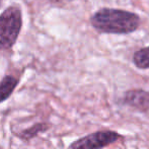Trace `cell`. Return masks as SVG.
Wrapping results in <instances>:
<instances>
[{"instance_id": "6da1fadb", "label": "cell", "mask_w": 149, "mask_h": 149, "mask_svg": "<svg viewBox=\"0 0 149 149\" xmlns=\"http://www.w3.org/2000/svg\"><path fill=\"white\" fill-rule=\"evenodd\" d=\"M90 24L100 33L126 35L140 26V17L134 12L115 8H100L92 14Z\"/></svg>"}, {"instance_id": "7a4b0ae2", "label": "cell", "mask_w": 149, "mask_h": 149, "mask_svg": "<svg viewBox=\"0 0 149 149\" xmlns=\"http://www.w3.org/2000/svg\"><path fill=\"white\" fill-rule=\"evenodd\" d=\"M22 28V13L18 6L7 7L0 14V49L9 50L16 43Z\"/></svg>"}, {"instance_id": "3957f363", "label": "cell", "mask_w": 149, "mask_h": 149, "mask_svg": "<svg viewBox=\"0 0 149 149\" xmlns=\"http://www.w3.org/2000/svg\"><path fill=\"white\" fill-rule=\"evenodd\" d=\"M121 135L115 131H98L73 142L68 149H102L117 142Z\"/></svg>"}, {"instance_id": "277c9868", "label": "cell", "mask_w": 149, "mask_h": 149, "mask_svg": "<svg viewBox=\"0 0 149 149\" xmlns=\"http://www.w3.org/2000/svg\"><path fill=\"white\" fill-rule=\"evenodd\" d=\"M125 106H129L140 112L149 111V92L142 89H133L127 91L121 98Z\"/></svg>"}, {"instance_id": "5b68a950", "label": "cell", "mask_w": 149, "mask_h": 149, "mask_svg": "<svg viewBox=\"0 0 149 149\" xmlns=\"http://www.w3.org/2000/svg\"><path fill=\"white\" fill-rule=\"evenodd\" d=\"M17 79L11 75H6L0 81V102H4L11 95L12 91L17 85Z\"/></svg>"}, {"instance_id": "8992f818", "label": "cell", "mask_w": 149, "mask_h": 149, "mask_svg": "<svg viewBox=\"0 0 149 149\" xmlns=\"http://www.w3.org/2000/svg\"><path fill=\"white\" fill-rule=\"evenodd\" d=\"M133 63L139 69H149V47L142 48L135 52Z\"/></svg>"}, {"instance_id": "52a82bcc", "label": "cell", "mask_w": 149, "mask_h": 149, "mask_svg": "<svg viewBox=\"0 0 149 149\" xmlns=\"http://www.w3.org/2000/svg\"><path fill=\"white\" fill-rule=\"evenodd\" d=\"M48 1H50L53 4H60V5H62V4L69 3V2L73 1V0H48Z\"/></svg>"}, {"instance_id": "ba28073f", "label": "cell", "mask_w": 149, "mask_h": 149, "mask_svg": "<svg viewBox=\"0 0 149 149\" xmlns=\"http://www.w3.org/2000/svg\"><path fill=\"white\" fill-rule=\"evenodd\" d=\"M2 1H3V0H0V6H1V4H2Z\"/></svg>"}, {"instance_id": "9c48e42d", "label": "cell", "mask_w": 149, "mask_h": 149, "mask_svg": "<svg viewBox=\"0 0 149 149\" xmlns=\"http://www.w3.org/2000/svg\"><path fill=\"white\" fill-rule=\"evenodd\" d=\"M0 149H2V148H1V147H0Z\"/></svg>"}]
</instances>
